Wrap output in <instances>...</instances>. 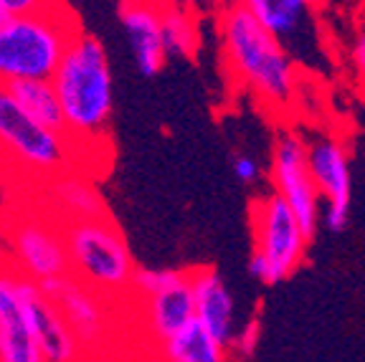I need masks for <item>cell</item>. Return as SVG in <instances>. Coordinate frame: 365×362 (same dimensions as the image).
Wrapping results in <instances>:
<instances>
[{
    "label": "cell",
    "mask_w": 365,
    "mask_h": 362,
    "mask_svg": "<svg viewBox=\"0 0 365 362\" xmlns=\"http://www.w3.org/2000/svg\"><path fill=\"white\" fill-rule=\"evenodd\" d=\"M234 175L239 177L241 182L251 185V182H257L259 177H262V167H259V162L251 157V155H236V160H234Z\"/></svg>",
    "instance_id": "obj_24"
},
{
    "label": "cell",
    "mask_w": 365,
    "mask_h": 362,
    "mask_svg": "<svg viewBox=\"0 0 365 362\" xmlns=\"http://www.w3.org/2000/svg\"><path fill=\"white\" fill-rule=\"evenodd\" d=\"M63 246L68 256V276H74L104 299L130 291L137 267L127 238L109 215L66 223Z\"/></svg>",
    "instance_id": "obj_4"
},
{
    "label": "cell",
    "mask_w": 365,
    "mask_h": 362,
    "mask_svg": "<svg viewBox=\"0 0 365 362\" xmlns=\"http://www.w3.org/2000/svg\"><path fill=\"white\" fill-rule=\"evenodd\" d=\"M272 38L282 43L297 66L325 61L317 23V0H241L239 3Z\"/></svg>",
    "instance_id": "obj_6"
},
{
    "label": "cell",
    "mask_w": 365,
    "mask_h": 362,
    "mask_svg": "<svg viewBox=\"0 0 365 362\" xmlns=\"http://www.w3.org/2000/svg\"><path fill=\"white\" fill-rule=\"evenodd\" d=\"M31 327L43 362H81L86 350L66 324L58 306L36 286L31 294Z\"/></svg>",
    "instance_id": "obj_15"
},
{
    "label": "cell",
    "mask_w": 365,
    "mask_h": 362,
    "mask_svg": "<svg viewBox=\"0 0 365 362\" xmlns=\"http://www.w3.org/2000/svg\"><path fill=\"white\" fill-rule=\"evenodd\" d=\"M58 0H0V11L6 16H26V13L46 11Z\"/></svg>",
    "instance_id": "obj_23"
},
{
    "label": "cell",
    "mask_w": 365,
    "mask_h": 362,
    "mask_svg": "<svg viewBox=\"0 0 365 362\" xmlns=\"http://www.w3.org/2000/svg\"><path fill=\"white\" fill-rule=\"evenodd\" d=\"M218 36L228 74L267 107L287 109L297 96V63L241 6L218 13Z\"/></svg>",
    "instance_id": "obj_2"
},
{
    "label": "cell",
    "mask_w": 365,
    "mask_h": 362,
    "mask_svg": "<svg viewBox=\"0 0 365 362\" xmlns=\"http://www.w3.org/2000/svg\"><path fill=\"white\" fill-rule=\"evenodd\" d=\"M274 192L297 215L299 228L312 241L319 226V192L307 167V142L294 132L279 135L272 155Z\"/></svg>",
    "instance_id": "obj_8"
},
{
    "label": "cell",
    "mask_w": 365,
    "mask_h": 362,
    "mask_svg": "<svg viewBox=\"0 0 365 362\" xmlns=\"http://www.w3.org/2000/svg\"><path fill=\"white\" fill-rule=\"evenodd\" d=\"M190 289H193L195 322L203 324L221 345L228 347L236 332V301L228 291L226 281L213 269H193Z\"/></svg>",
    "instance_id": "obj_12"
},
{
    "label": "cell",
    "mask_w": 365,
    "mask_h": 362,
    "mask_svg": "<svg viewBox=\"0 0 365 362\" xmlns=\"http://www.w3.org/2000/svg\"><path fill=\"white\" fill-rule=\"evenodd\" d=\"M241 0H211V6L216 8L218 13L221 11H228V8H234V6H239Z\"/></svg>",
    "instance_id": "obj_28"
},
{
    "label": "cell",
    "mask_w": 365,
    "mask_h": 362,
    "mask_svg": "<svg viewBox=\"0 0 365 362\" xmlns=\"http://www.w3.org/2000/svg\"><path fill=\"white\" fill-rule=\"evenodd\" d=\"M3 18H6V13H3V11H0V21H3Z\"/></svg>",
    "instance_id": "obj_29"
},
{
    "label": "cell",
    "mask_w": 365,
    "mask_h": 362,
    "mask_svg": "<svg viewBox=\"0 0 365 362\" xmlns=\"http://www.w3.org/2000/svg\"><path fill=\"white\" fill-rule=\"evenodd\" d=\"M307 167L317 185L319 198L325 195L327 208L350 210V192H353V177H350V160L340 142L330 137H317L307 145Z\"/></svg>",
    "instance_id": "obj_14"
},
{
    "label": "cell",
    "mask_w": 365,
    "mask_h": 362,
    "mask_svg": "<svg viewBox=\"0 0 365 362\" xmlns=\"http://www.w3.org/2000/svg\"><path fill=\"white\" fill-rule=\"evenodd\" d=\"M259 334H262V327H259L257 319H251L244 327H236L234 337L228 342V352H234L239 360H249L259 345Z\"/></svg>",
    "instance_id": "obj_22"
},
{
    "label": "cell",
    "mask_w": 365,
    "mask_h": 362,
    "mask_svg": "<svg viewBox=\"0 0 365 362\" xmlns=\"http://www.w3.org/2000/svg\"><path fill=\"white\" fill-rule=\"evenodd\" d=\"M81 31L61 0L51 8L0 21V86L26 79H51L71 38Z\"/></svg>",
    "instance_id": "obj_3"
},
{
    "label": "cell",
    "mask_w": 365,
    "mask_h": 362,
    "mask_svg": "<svg viewBox=\"0 0 365 362\" xmlns=\"http://www.w3.org/2000/svg\"><path fill=\"white\" fill-rule=\"evenodd\" d=\"M353 66L358 71V79L363 81L365 86V26L358 31V38H355L353 46Z\"/></svg>",
    "instance_id": "obj_25"
},
{
    "label": "cell",
    "mask_w": 365,
    "mask_h": 362,
    "mask_svg": "<svg viewBox=\"0 0 365 362\" xmlns=\"http://www.w3.org/2000/svg\"><path fill=\"white\" fill-rule=\"evenodd\" d=\"M53 203L61 208L66 223L71 221H91V218H104L107 205L99 198L97 187L91 185L86 177L79 175H63L53 177Z\"/></svg>",
    "instance_id": "obj_18"
},
{
    "label": "cell",
    "mask_w": 365,
    "mask_h": 362,
    "mask_svg": "<svg viewBox=\"0 0 365 362\" xmlns=\"http://www.w3.org/2000/svg\"><path fill=\"white\" fill-rule=\"evenodd\" d=\"M0 152L43 180L68 172L74 142L66 132L48 130L18 107L8 86H0Z\"/></svg>",
    "instance_id": "obj_5"
},
{
    "label": "cell",
    "mask_w": 365,
    "mask_h": 362,
    "mask_svg": "<svg viewBox=\"0 0 365 362\" xmlns=\"http://www.w3.org/2000/svg\"><path fill=\"white\" fill-rule=\"evenodd\" d=\"M8 91L31 119H36L38 125L48 127V130L63 132V114L61 107H58V96L51 79L16 81V84L8 86Z\"/></svg>",
    "instance_id": "obj_19"
},
{
    "label": "cell",
    "mask_w": 365,
    "mask_h": 362,
    "mask_svg": "<svg viewBox=\"0 0 365 362\" xmlns=\"http://www.w3.org/2000/svg\"><path fill=\"white\" fill-rule=\"evenodd\" d=\"M145 329L155 342L168 340L170 334L182 329L195 319L193 289H190V274L182 272V276L168 289L153 296H145Z\"/></svg>",
    "instance_id": "obj_16"
},
{
    "label": "cell",
    "mask_w": 365,
    "mask_h": 362,
    "mask_svg": "<svg viewBox=\"0 0 365 362\" xmlns=\"http://www.w3.org/2000/svg\"><path fill=\"white\" fill-rule=\"evenodd\" d=\"M11 249L18 274L36 284L68 276L63 228L46 221H21L11 233Z\"/></svg>",
    "instance_id": "obj_11"
},
{
    "label": "cell",
    "mask_w": 365,
    "mask_h": 362,
    "mask_svg": "<svg viewBox=\"0 0 365 362\" xmlns=\"http://www.w3.org/2000/svg\"><path fill=\"white\" fill-rule=\"evenodd\" d=\"M160 38L168 58H193L200 46L198 13L190 8H160Z\"/></svg>",
    "instance_id": "obj_20"
},
{
    "label": "cell",
    "mask_w": 365,
    "mask_h": 362,
    "mask_svg": "<svg viewBox=\"0 0 365 362\" xmlns=\"http://www.w3.org/2000/svg\"><path fill=\"white\" fill-rule=\"evenodd\" d=\"M38 284L0 269V362H43L31 327V294Z\"/></svg>",
    "instance_id": "obj_9"
},
{
    "label": "cell",
    "mask_w": 365,
    "mask_h": 362,
    "mask_svg": "<svg viewBox=\"0 0 365 362\" xmlns=\"http://www.w3.org/2000/svg\"><path fill=\"white\" fill-rule=\"evenodd\" d=\"M153 3H158L160 8H190V11L198 6V0H153Z\"/></svg>",
    "instance_id": "obj_26"
},
{
    "label": "cell",
    "mask_w": 365,
    "mask_h": 362,
    "mask_svg": "<svg viewBox=\"0 0 365 362\" xmlns=\"http://www.w3.org/2000/svg\"><path fill=\"white\" fill-rule=\"evenodd\" d=\"M81 362H114V360L109 355H104V350H97V352H86Z\"/></svg>",
    "instance_id": "obj_27"
},
{
    "label": "cell",
    "mask_w": 365,
    "mask_h": 362,
    "mask_svg": "<svg viewBox=\"0 0 365 362\" xmlns=\"http://www.w3.org/2000/svg\"><path fill=\"white\" fill-rule=\"evenodd\" d=\"M251 226L257 238V254L269 267L267 284H279L294 272L307 251V236L299 228L297 215L277 192L259 198L251 208Z\"/></svg>",
    "instance_id": "obj_7"
},
{
    "label": "cell",
    "mask_w": 365,
    "mask_h": 362,
    "mask_svg": "<svg viewBox=\"0 0 365 362\" xmlns=\"http://www.w3.org/2000/svg\"><path fill=\"white\" fill-rule=\"evenodd\" d=\"M158 347L163 362H228V347L221 345L195 319L163 340Z\"/></svg>",
    "instance_id": "obj_17"
},
{
    "label": "cell",
    "mask_w": 365,
    "mask_h": 362,
    "mask_svg": "<svg viewBox=\"0 0 365 362\" xmlns=\"http://www.w3.org/2000/svg\"><path fill=\"white\" fill-rule=\"evenodd\" d=\"M63 132L74 148L79 142L102 140L114 112V79L104 43L84 29L71 38L51 76Z\"/></svg>",
    "instance_id": "obj_1"
},
{
    "label": "cell",
    "mask_w": 365,
    "mask_h": 362,
    "mask_svg": "<svg viewBox=\"0 0 365 362\" xmlns=\"http://www.w3.org/2000/svg\"><path fill=\"white\" fill-rule=\"evenodd\" d=\"M38 289L43 291L53 304L58 306V311L63 314L66 324L71 327V332L76 334V340L81 342L86 352L104 350V337H107V299L97 291H91L89 286L79 284L74 276H61L53 281L38 284Z\"/></svg>",
    "instance_id": "obj_10"
},
{
    "label": "cell",
    "mask_w": 365,
    "mask_h": 362,
    "mask_svg": "<svg viewBox=\"0 0 365 362\" xmlns=\"http://www.w3.org/2000/svg\"><path fill=\"white\" fill-rule=\"evenodd\" d=\"M120 18L130 36V46L140 74H160L168 61L163 38H160V6L153 0H122Z\"/></svg>",
    "instance_id": "obj_13"
},
{
    "label": "cell",
    "mask_w": 365,
    "mask_h": 362,
    "mask_svg": "<svg viewBox=\"0 0 365 362\" xmlns=\"http://www.w3.org/2000/svg\"><path fill=\"white\" fill-rule=\"evenodd\" d=\"M182 276V272L175 269H135L130 281V291L137 299H145V296H153L163 289H168L170 284H175Z\"/></svg>",
    "instance_id": "obj_21"
}]
</instances>
